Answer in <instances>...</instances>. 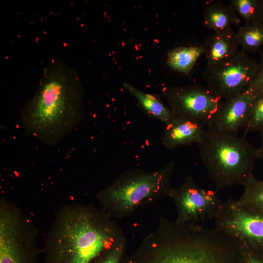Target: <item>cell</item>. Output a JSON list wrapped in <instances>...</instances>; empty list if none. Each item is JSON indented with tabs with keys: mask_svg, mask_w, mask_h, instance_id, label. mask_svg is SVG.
Wrapping results in <instances>:
<instances>
[{
	"mask_svg": "<svg viewBox=\"0 0 263 263\" xmlns=\"http://www.w3.org/2000/svg\"><path fill=\"white\" fill-rule=\"evenodd\" d=\"M205 52L204 45L178 47L168 54L167 64L173 71L188 75Z\"/></svg>",
	"mask_w": 263,
	"mask_h": 263,
	"instance_id": "16",
	"label": "cell"
},
{
	"mask_svg": "<svg viewBox=\"0 0 263 263\" xmlns=\"http://www.w3.org/2000/svg\"><path fill=\"white\" fill-rule=\"evenodd\" d=\"M162 94L176 115L197 120L207 126L222 99L208 87L199 85L166 87Z\"/></svg>",
	"mask_w": 263,
	"mask_h": 263,
	"instance_id": "10",
	"label": "cell"
},
{
	"mask_svg": "<svg viewBox=\"0 0 263 263\" xmlns=\"http://www.w3.org/2000/svg\"><path fill=\"white\" fill-rule=\"evenodd\" d=\"M256 22L263 26V0H257Z\"/></svg>",
	"mask_w": 263,
	"mask_h": 263,
	"instance_id": "24",
	"label": "cell"
},
{
	"mask_svg": "<svg viewBox=\"0 0 263 263\" xmlns=\"http://www.w3.org/2000/svg\"><path fill=\"white\" fill-rule=\"evenodd\" d=\"M237 37L242 50L255 52L263 44V26L259 23L245 24L239 27Z\"/></svg>",
	"mask_w": 263,
	"mask_h": 263,
	"instance_id": "17",
	"label": "cell"
},
{
	"mask_svg": "<svg viewBox=\"0 0 263 263\" xmlns=\"http://www.w3.org/2000/svg\"><path fill=\"white\" fill-rule=\"evenodd\" d=\"M258 63L241 50L231 58L207 66L202 76L208 87L221 99L234 97L245 91L255 77Z\"/></svg>",
	"mask_w": 263,
	"mask_h": 263,
	"instance_id": "7",
	"label": "cell"
},
{
	"mask_svg": "<svg viewBox=\"0 0 263 263\" xmlns=\"http://www.w3.org/2000/svg\"><path fill=\"white\" fill-rule=\"evenodd\" d=\"M205 125L197 120L178 116L168 125L161 137L163 145L168 149H173L199 143L206 128Z\"/></svg>",
	"mask_w": 263,
	"mask_h": 263,
	"instance_id": "12",
	"label": "cell"
},
{
	"mask_svg": "<svg viewBox=\"0 0 263 263\" xmlns=\"http://www.w3.org/2000/svg\"><path fill=\"white\" fill-rule=\"evenodd\" d=\"M203 22L206 28L215 32L232 25L238 26L241 20L231 4L225 5L218 1L205 7Z\"/></svg>",
	"mask_w": 263,
	"mask_h": 263,
	"instance_id": "15",
	"label": "cell"
},
{
	"mask_svg": "<svg viewBox=\"0 0 263 263\" xmlns=\"http://www.w3.org/2000/svg\"><path fill=\"white\" fill-rule=\"evenodd\" d=\"M169 196L176 207V222L181 224L215 220L223 203L217 190L204 188L191 176L180 187L171 188Z\"/></svg>",
	"mask_w": 263,
	"mask_h": 263,
	"instance_id": "9",
	"label": "cell"
},
{
	"mask_svg": "<svg viewBox=\"0 0 263 263\" xmlns=\"http://www.w3.org/2000/svg\"><path fill=\"white\" fill-rule=\"evenodd\" d=\"M198 146L201 162L217 191L235 185L244 187L255 178L257 149L238 133L207 127Z\"/></svg>",
	"mask_w": 263,
	"mask_h": 263,
	"instance_id": "3",
	"label": "cell"
},
{
	"mask_svg": "<svg viewBox=\"0 0 263 263\" xmlns=\"http://www.w3.org/2000/svg\"><path fill=\"white\" fill-rule=\"evenodd\" d=\"M261 54L255 77L248 88L256 96L263 93V53Z\"/></svg>",
	"mask_w": 263,
	"mask_h": 263,
	"instance_id": "23",
	"label": "cell"
},
{
	"mask_svg": "<svg viewBox=\"0 0 263 263\" xmlns=\"http://www.w3.org/2000/svg\"><path fill=\"white\" fill-rule=\"evenodd\" d=\"M229 2L246 24L257 23V0H231Z\"/></svg>",
	"mask_w": 263,
	"mask_h": 263,
	"instance_id": "20",
	"label": "cell"
},
{
	"mask_svg": "<svg viewBox=\"0 0 263 263\" xmlns=\"http://www.w3.org/2000/svg\"><path fill=\"white\" fill-rule=\"evenodd\" d=\"M123 242H115L93 263H119L123 250Z\"/></svg>",
	"mask_w": 263,
	"mask_h": 263,
	"instance_id": "21",
	"label": "cell"
},
{
	"mask_svg": "<svg viewBox=\"0 0 263 263\" xmlns=\"http://www.w3.org/2000/svg\"><path fill=\"white\" fill-rule=\"evenodd\" d=\"M38 231L14 202L0 199V263H38Z\"/></svg>",
	"mask_w": 263,
	"mask_h": 263,
	"instance_id": "6",
	"label": "cell"
},
{
	"mask_svg": "<svg viewBox=\"0 0 263 263\" xmlns=\"http://www.w3.org/2000/svg\"><path fill=\"white\" fill-rule=\"evenodd\" d=\"M239 245L242 263H263V253L241 244Z\"/></svg>",
	"mask_w": 263,
	"mask_h": 263,
	"instance_id": "22",
	"label": "cell"
},
{
	"mask_svg": "<svg viewBox=\"0 0 263 263\" xmlns=\"http://www.w3.org/2000/svg\"><path fill=\"white\" fill-rule=\"evenodd\" d=\"M239 203L243 206L263 216V180L254 178L244 187Z\"/></svg>",
	"mask_w": 263,
	"mask_h": 263,
	"instance_id": "18",
	"label": "cell"
},
{
	"mask_svg": "<svg viewBox=\"0 0 263 263\" xmlns=\"http://www.w3.org/2000/svg\"><path fill=\"white\" fill-rule=\"evenodd\" d=\"M123 85L136 98L140 108L149 117L160 121L166 126L176 118V115L170 108L165 105L158 95L145 93L128 82Z\"/></svg>",
	"mask_w": 263,
	"mask_h": 263,
	"instance_id": "14",
	"label": "cell"
},
{
	"mask_svg": "<svg viewBox=\"0 0 263 263\" xmlns=\"http://www.w3.org/2000/svg\"><path fill=\"white\" fill-rule=\"evenodd\" d=\"M175 169L174 161L153 172L129 171L101 190L98 199L108 215H123L143 203L169 196L171 181Z\"/></svg>",
	"mask_w": 263,
	"mask_h": 263,
	"instance_id": "5",
	"label": "cell"
},
{
	"mask_svg": "<svg viewBox=\"0 0 263 263\" xmlns=\"http://www.w3.org/2000/svg\"><path fill=\"white\" fill-rule=\"evenodd\" d=\"M85 115L84 92L77 72L56 60L44 69L21 112V121L26 135L56 146L76 129Z\"/></svg>",
	"mask_w": 263,
	"mask_h": 263,
	"instance_id": "1",
	"label": "cell"
},
{
	"mask_svg": "<svg viewBox=\"0 0 263 263\" xmlns=\"http://www.w3.org/2000/svg\"><path fill=\"white\" fill-rule=\"evenodd\" d=\"M215 220V227L221 232L263 253V216L230 198L223 202Z\"/></svg>",
	"mask_w": 263,
	"mask_h": 263,
	"instance_id": "8",
	"label": "cell"
},
{
	"mask_svg": "<svg viewBox=\"0 0 263 263\" xmlns=\"http://www.w3.org/2000/svg\"><path fill=\"white\" fill-rule=\"evenodd\" d=\"M243 136L263 130V93L256 96L249 108Z\"/></svg>",
	"mask_w": 263,
	"mask_h": 263,
	"instance_id": "19",
	"label": "cell"
},
{
	"mask_svg": "<svg viewBox=\"0 0 263 263\" xmlns=\"http://www.w3.org/2000/svg\"><path fill=\"white\" fill-rule=\"evenodd\" d=\"M160 234L161 251L155 263H228L239 247L237 242L215 227L166 221Z\"/></svg>",
	"mask_w": 263,
	"mask_h": 263,
	"instance_id": "4",
	"label": "cell"
},
{
	"mask_svg": "<svg viewBox=\"0 0 263 263\" xmlns=\"http://www.w3.org/2000/svg\"><path fill=\"white\" fill-rule=\"evenodd\" d=\"M239 45L236 32L231 27L215 32L205 41L207 65H214L231 58L238 52Z\"/></svg>",
	"mask_w": 263,
	"mask_h": 263,
	"instance_id": "13",
	"label": "cell"
},
{
	"mask_svg": "<svg viewBox=\"0 0 263 263\" xmlns=\"http://www.w3.org/2000/svg\"><path fill=\"white\" fill-rule=\"evenodd\" d=\"M109 216L84 205L64 206L44 242V263H93L115 243Z\"/></svg>",
	"mask_w": 263,
	"mask_h": 263,
	"instance_id": "2",
	"label": "cell"
},
{
	"mask_svg": "<svg viewBox=\"0 0 263 263\" xmlns=\"http://www.w3.org/2000/svg\"><path fill=\"white\" fill-rule=\"evenodd\" d=\"M256 96L249 89L221 102L209 125L216 130L238 133L244 128L250 105Z\"/></svg>",
	"mask_w": 263,
	"mask_h": 263,
	"instance_id": "11",
	"label": "cell"
},
{
	"mask_svg": "<svg viewBox=\"0 0 263 263\" xmlns=\"http://www.w3.org/2000/svg\"><path fill=\"white\" fill-rule=\"evenodd\" d=\"M261 136V145L259 148L257 149L258 159H263V130L260 132Z\"/></svg>",
	"mask_w": 263,
	"mask_h": 263,
	"instance_id": "25",
	"label": "cell"
}]
</instances>
